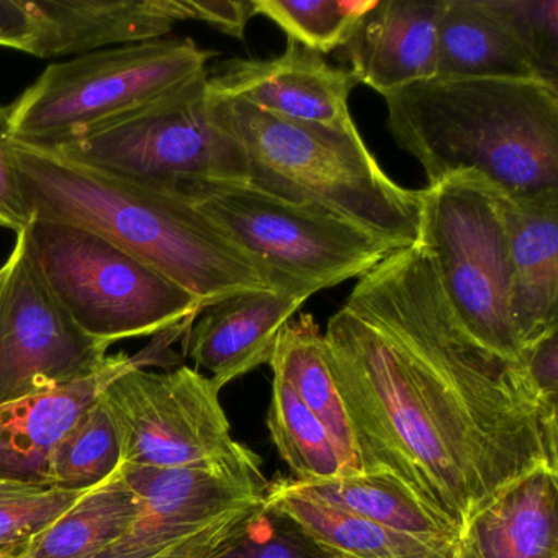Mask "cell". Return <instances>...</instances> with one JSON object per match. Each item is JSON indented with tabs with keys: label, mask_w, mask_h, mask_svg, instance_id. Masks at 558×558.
Segmentation results:
<instances>
[{
	"label": "cell",
	"mask_w": 558,
	"mask_h": 558,
	"mask_svg": "<svg viewBox=\"0 0 558 558\" xmlns=\"http://www.w3.org/2000/svg\"><path fill=\"white\" fill-rule=\"evenodd\" d=\"M478 558H558V472L538 469L493 499L466 529Z\"/></svg>",
	"instance_id": "19"
},
{
	"label": "cell",
	"mask_w": 558,
	"mask_h": 558,
	"mask_svg": "<svg viewBox=\"0 0 558 558\" xmlns=\"http://www.w3.org/2000/svg\"><path fill=\"white\" fill-rule=\"evenodd\" d=\"M84 493V492H83ZM83 493L37 489L0 498V545L24 542L57 521Z\"/></svg>",
	"instance_id": "30"
},
{
	"label": "cell",
	"mask_w": 558,
	"mask_h": 558,
	"mask_svg": "<svg viewBox=\"0 0 558 558\" xmlns=\"http://www.w3.org/2000/svg\"><path fill=\"white\" fill-rule=\"evenodd\" d=\"M37 58L81 57L93 51L161 40L182 22L179 0H25Z\"/></svg>",
	"instance_id": "15"
},
{
	"label": "cell",
	"mask_w": 558,
	"mask_h": 558,
	"mask_svg": "<svg viewBox=\"0 0 558 558\" xmlns=\"http://www.w3.org/2000/svg\"><path fill=\"white\" fill-rule=\"evenodd\" d=\"M377 0H253V15H263L289 40L326 54L348 44L359 21Z\"/></svg>",
	"instance_id": "27"
},
{
	"label": "cell",
	"mask_w": 558,
	"mask_h": 558,
	"mask_svg": "<svg viewBox=\"0 0 558 558\" xmlns=\"http://www.w3.org/2000/svg\"><path fill=\"white\" fill-rule=\"evenodd\" d=\"M508 231L509 310L522 351L558 329V194L509 197L499 191Z\"/></svg>",
	"instance_id": "17"
},
{
	"label": "cell",
	"mask_w": 558,
	"mask_h": 558,
	"mask_svg": "<svg viewBox=\"0 0 558 558\" xmlns=\"http://www.w3.org/2000/svg\"><path fill=\"white\" fill-rule=\"evenodd\" d=\"M558 329L532 342L522 351L521 364L548 416L557 417Z\"/></svg>",
	"instance_id": "33"
},
{
	"label": "cell",
	"mask_w": 558,
	"mask_h": 558,
	"mask_svg": "<svg viewBox=\"0 0 558 558\" xmlns=\"http://www.w3.org/2000/svg\"><path fill=\"white\" fill-rule=\"evenodd\" d=\"M388 129L427 187L476 172L509 197L558 194V87L535 80H440L385 97Z\"/></svg>",
	"instance_id": "3"
},
{
	"label": "cell",
	"mask_w": 558,
	"mask_h": 558,
	"mask_svg": "<svg viewBox=\"0 0 558 558\" xmlns=\"http://www.w3.org/2000/svg\"><path fill=\"white\" fill-rule=\"evenodd\" d=\"M269 365L328 430L342 476L361 475L351 423L326 361L325 339L312 315H300L283 326Z\"/></svg>",
	"instance_id": "21"
},
{
	"label": "cell",
	"mask_w": 558,
	"mask_h": 558,
	"mask_svg": "<svg viewBox=\"0 0 558 558\" xmlns=\"http://www.w3.org/2000/svg\"><path fill=\"white\" fill-rule=\"evenodd\" d=\"M140 502L122 465L28 538L34 558H102L132 527Z\"/></svg>",
	"instance_id": "23"
},
{
	"label": "cell",
	"mask_w": 558,
	"mask_h": 558,
	"mask_svg": "<svg viewBox=\"0 0 558 558\" xmlns=\"http://www.w3.org/2000/svg\"><path fill=\"white\" fill-rule=\"evenodd\" d=\"M417 244L429 254L444 296L465 331L493 354L521 364L498 189L476 172L423 189Z\"/></svg>",
	"instance_id": "8"
},
{
	"label": "cell",
	"mask_w": 558,
	"mask_h": 558,
	"mask_svg": "<svg viewBox=\"0 0 558 558\" xmlns=\"http://www.w3.org/2000/svg\"><path fill=\"white\" fill-rule=\"evenodd\" d=\"M211 119L233 136L250 166V184L308 202L367 231L393 253L420 243L421 191L388 178L354 122L303 125L247 104L208 96Z\"/></svg>",
	"instance_id": "4"
},
{
	"label": "cell",
	"mask_w": 558,
	"mask_h": 558,
	"mask_svg": "<svg viewBox=\"0 0 558 558\" xmlns=\"http://www.w3.org/2000/svg\"><path fill=\"white\" fill-rule=\"evenodd\" d=\"M34 217L86 228L187 290L202 308L274 290L259 267L187 197L14 143Z\"/></svg>",
	"instance_id": "2"
},
{
	"label": "cell",
	"mask_w": 558,
	"mask_h": 558,
	"mask_svg": "<svg viewBox=\"0 0 558 558\" xmlns=\"http://www.w3.org/2000/svg\"><path fill=\"white\" fill-rule=\"evenodd\" d=\"M34 220L25 195L11 136V110L0 106V228L24 233Z\"/></svg>",
	"instance_id": "32"
},
{
	"label": "cell",
	"mask_w": 558,
	"mask_h": 558,
	"mask_svg": "<svg viewBox=\"0 0 558 558\" xmlns=\"http://www.w3.org/2000/svg\"><path fill=\"white\" fill-rule=\"evenodd\" d=\"M452 558H478L476 557L473 548L470 547L469 542L465 538H460L459 544H457L456 550H453Z\"/></svg>",
	"instance_id": "37"
},
{
	"label": "cell",
	"mask_w": 558,
	"mask_h": 558,
	"mask_svg": "<svg viewBox=\"0 0 558 558\" xmlns=\"http://www.w3.org/2000/svg\"><path fill=\"white\" fill-rule=\"evenodd\" d=\"M32 24L25 0H0V47L27 51Z\"/></svg>",
	"instance_id": "35"
},
{
	"label": "cell",
	"mask_w": 558,
	"mask_h": 558,
	"mask_svg": "<svg viewBox=\"0 0 558 558\" xmlns=\"http://www.w3.org/2000/svg\"><path fill=\"white\" fill-rule=\"evenodd\" d=\"M263 505L236 509L221 518L215 519L210 524L169 542L158 550L149 551L136 558H217L233 545V542L243 534L251 519L263 509Z\"/></svg>",
	"instance_id": "31"
},
{
	"label": "cell",
	"mask_w": 558,
	"mask_h": 558,
	"mask_svg": "<svg viewBox=\"0 0 558 558\" xmlns=\"http://www.w3.org/2000/svg\"><path fill=\"white\" fill-rule=\"evenodd\" d=\"M0 277H2V270H0Z\"/></svg>",
	"instance_id": "38"
},
{
	"label": "cell",
	"mask_w": 558,
	"mask_h": 558,
	"mask_svg": "<svg viewBox=\"0 0 558 558\" xmlns=\"http://www.w3.org/2000/svg\"><path fill=\"white\" fill-rule=\"evenodd\" d=\"M267 427L295 482L313 483L344 475L335 444L318 417L283 378L274 375Z\"/></svg>",
	"instance_id": "25"
},
{
	"label": "cell",
	"mask_w": 558,
	"mask_h": 558,
	"mask_svg": "<svg viewBox=\"0 0 558 558\" xmlns=\"http://www.w3.org/2000/svg\"><path fill=\"white\" fill-rule=\"evenodd\" d=\"M122 469L138 496V514L102 558H136L158 550L228 512L263 505L269 489L259 457L246 446L210 465Z\"/></svg>",
	"instance_id": "12"
},
{
	"label": "cell",
	"mask_w": 558,
	"mask_h": 558,
	"mask_svg": "<svg viewBox=\"0 0 558 558\" xmlns=\"http://www.w3.org/2000/svg\"><path fill=\"white\" fill-rule=\"evenodd\" d=\"M436 32L440 80L541 81L488 0H442Z\"/></svg>",
	"instance_id": "20"
},
{
	"label": "cell",
	"mask_w": 558,
	"mask_h": 558,
	"mask_svg": "<svg viewBox=\"0 0 558 558\" xmlns=\"http://www.w3.org/2000/svg\"><path fill=\"white\" fill-rule=\"evenodd\" d=\"M355 86L351 71L331 66L323 54L292 40L279 57L225 61L207 76L208 96L240 100L303 125L352 122L349 97Z\"/></svg>",
	"instance_id": "13"
},
{
	"label": "cell",
	"mask_w": 558,
	"mask_h": 558,
	"mask_svg": "<svg viewBox=\"0 0 558 558\" xmlns=\"http://www.w3.org/2000/svg\"><path fill=\"white\" fill-rule=\"evenodd\" d=\"M24 233L54 299L97 341L187 331L204 310L187 290L86 228L34 217Z\"/></svg>",
	"instance_id": "6"
},
{
	"label": "cell",
	"mask_w": 558,
	"mask_h": 558,
	"mask_svg": "<svg viewBox=\"0 0 558 558\" xmlns=\"http://www.w3.org/2000/svg\"><path fill=\"white\" fill-rule=\"evenodd\" d=\"M0 558H34L28 551L27 541L0 545Z\"/></svg>",
	"instance_id": "36"
},
{
	"label": "cell",
	"mask_w": 558,
	"mask_h": 558,
	"mask_svg": "<svg viewBox=\"0 0 558 558\" xmlns=\"http://www.w3.org/2000/svg\"><path fill=\"white\" fill-rule=\"evenodd\" d=\"M440 2L377 0L342 47L357 84L380 96L437 76Z\"/></svg>",
	"instance_id": "18"
},
{
	"label": "cell",
	"mask_w": 558,
	"mask_h": 558,
	"mask_svg": "<svg viewBox=\"0 0 558 558\" xmlns=\"http://www.w3.org/2000/svg\"><path fill=\"white\" fill-rule=\"evenodd\" d=\"M293 483L315 498L414 538L446 557H452L459 544L460 537L452 529L387 476L361 473L326 482Z\"/></svg>",
	"instance_id": "24"
},
{
	"label": "cell",
	"mask_w": 558,
	"mask_h": 558,
	"mask_svg": "<svg viewBox=\"0 0 558 558\" xmlns=\"http://www.w3.org/2000/svg\"><path fill=\"white\" fill-rule=\"evenodd\" d=\"M171 189L241 247L277 292L315 295L361 279L393 253L318 205L289 201L250 182H187Z\"/></svg>",
	"instance_id": "5"
},
{
	"label": "cell",
	"mask_w": 558,
	"mask_h": 558,
	"mask_svg": "<svg viewBox=\"0 0 558 558\" xmlns=\"http://www.w3.org/2000/svg\"><path fill=\"white\" fill-rule=\"evenodd\" d=\"M120 465L119 439L100 395L58 442L48 482L51 489L83 493L100 485Z\"/></svg>",
	"instance_id": "26"
},
{
	"label": "cell",
	"mask_w": 558,
	"mask_h": 558,
	"mask_svg": "<svg viewBox=\"0 0 558 558\" xmlns=\"http://www.w3.org/2000/svg\"><path fill=\"white\" fill-rule=\"evenodd\" d=\"M182 21L205 22L223 34L243 38L247 22L253 17L251 2L238 0H179Z\"/></svg>",
	"instance_id": "34"
},
{
	"label": "cell",
	"mask_w": 558,
	"mask_h": 558,
	"mask_svg": "<svg viewBox=\"0 0 558 558\" xmlns=\"http://www.w3.org/2000/svg\"><path fill=\"white\" fill-rule=\"evenodd\" d=\"M266 505L289 515L310 537L341 558H452L315 498L293 480L269 483Z\"/></svg>",
	"instance_id": "22"
},
{
	"label": "cell",
	"mask_w": 558,
	"mask_h": 558,
	"mask_svg": "<svg viewBox=\"0 0 558 558\" xmlns=\"http://www.w3.org/2000/svg\"><path fill=\"white\" fill-rule=\"evenodd\" d=\"M308 300L277 290L230 296L198 313L187 329L185 352L198 367L210 372L211 381L221 390L270 364L280 331Z\"/></svg>",
	"instance_id": "16"
},
{
	"label": "cell",
	"mask_w": 558,
	"mask_h": 558,
	"mask_svg": "<svg viewBox=\"0 0 558 558\" xmlns=\"http://www.w3.org/2000/svg\"><path fill=\"white\" fill-rule=\"evenodd\" d=\"M217 558H341L310 537L295 521L269 508L251 519L243 534Z\"/></svg>",
	"instance_id": "29"
},
{
	"label": "cell",
	"mask_w": 558,
	"mask_h": 558,
	"mask_svg": "<svg viewBox=\"0 0 558 558\" xmlns=\"http://www.w3.org/2000/svg\"><path fill=\"white\" fill-rule=\"evenodd\" d=\"M143 355H109L97 374L47 393L0 404V482L51 489L50 460L58 442L102 391L125 372L145 367Z\"/></svg>",
	"instance_id": "14"
},
{
	"label": "cell",
	"mask_w": 558,
	"mask_h": 558,
	"mask_svg": "<svg viewBox=\"0 0 558 558\" xmlns=\"http://www.w3.org/2000/svg\"><path fill=\"white\" fill-rule=\"evenodd\" d=\"M119 439L122 465H210L236 456L220 388L195 368L149 372L135 367L102 391Z\"/></svg>",
	"instance_id": "10"
},
{
	"label": "cell",
	"mask_w": 558,
	"mask_h": 558,
	"mask_svg": "<svg viewBox=\"0 0 558 558\" xmlns=\"http://www.w3.org/2000/svg\"><path fill=\"white\" fill-rule=\"evenodd\" d=\"M207 76L208 71L45 151L162 187L202 181L247 182L244 149L211 119Z\"/></svg>",
	"instance_id": "9"
},
{
	"label": "cell",
	"mask_w": 558,
	"mask_h": 558,
	"mask_svg": "<svg viewBox=\"0 0 558 558\" xmlns=\"http://www.w3.org/2000/svg\"><path fill=\"white\" fill-rule=\"evenodd\" d=\"M365 475H384L460 538L505 489L558 472L557 417L518 362L453 315L421 244L359 279L325 335Z\"/></svg>",
	"instance_id": "1"
},
{
	"label": "cell",
	"mask_w": 558,
	"mask_h": 558,
	"mask_svg": "<svg viewBox=\"0 0 558 558\" xmlns=\"http://www.w3.org/2000/svg\"><path fill=\"white\" fill-rule=\"evenodd\" d=\"M0 267V404L57 390L97 374L110 345L83 331L54 299L15 234Z\"/></svg>",
	"instance_id": "11"
},
{
	"label": "cell",
	"mask_w": 558,
	"mask_h": 558,
	"mask_svg": "<svg viewBox=\"0 0 558 558\" xmlns=\"http://www.w3.org/2000/svg\"><path fill=\"white\" fill-rule=\"evenodd\" d=\"M538 80L558 87V0H488Z\"/></svg>",
	"instance_id": "28"
},
{
	"label": "cell",
	"mask_w": 558,
	"mask_h": 558,
	"mask_svg": "<svg viewBox=\"0 0 558 558\" xmlns=\"http://www.w3.org/2000/svg\"><path fill=\"white\" fill-rule=\"evenodd\" d=\"M215 54L166 37L50 64L9 106L12 142L53 148L202 76Z\"/></svg>",
	"instance_id": "7"
}]
</instances>
